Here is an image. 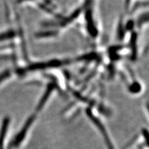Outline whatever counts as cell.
I'll return each mask as SVG.
<instances>
[{"label":"cell","mask_w":149,"mask_h":149,"mask_svg":"<svg viewBox=\"0 0 149 149\" xmlns=\"http://www.w3.org/2000/svg\"><path fill=\"white\" fill-rule=\"evenodd\" d=\"M36 116H32L27 119L26 123L22 125L21 130L12 140L9 145V149H19L22 146L29 136L31 130L36 123Z\"/></svg>","instance_id":"1"},{"label":"cell","mask_w":149,"mask_h":149,"mask_svg":"<svg viewBox=\"0 0 149 149\" xmlns=\"http://www.w3.org/2000/svg\"><path fill=\"white\" fill-rule=\"evenodd\" d=\"M9 124V119L5 118L2 123V126L0 131V149H4V143L5 141L8 129Z\"/></svg>","instance_id":"2"},{"label":"cell","mask_w":149,"mask_h":149,"mask_svg":"<svg viewBox=\"0 0 149 149\" xmlns=\"http://www.w3.org/2000/svg\"><path fill=\"white\" fill-rule=\"evenodd\" d=\"M8 75V73L7 72H4L3 73L0 74V83H1L4 78H6Z\"/></svg>","instance_id":"3"}]
</instances>
